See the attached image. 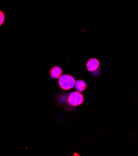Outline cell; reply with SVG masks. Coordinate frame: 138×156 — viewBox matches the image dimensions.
<instances>
[{"label":"cell","mask_w":138,"mask_h":156,"mask_svg":"<svg viewBox=\"0 0 138 156\" xmlns=\"http://www.w3.org/2000/svg\"><path fill=\"white\" fill-rule=\"evenodd\" d=\"M58 85L63 90H69L74 87L75 80L74 77L70 75H63L59 78Z\"/></svg>","instance_id":"6da1fadb"},{"label":"cell","mask_w":138,"mask_h":156,"mask_svg":"<svg viewBox=\"0 0 138 156\" xmlns=\"http://www.w3.org/2000/svg\"><path fill=\"white\" fill-rule=\"evenodd\" d=\"M84 98L80 91H73L70 93L67 98L68 103L73 107H76L83 104Z\"/></svg>","instance_id":"7a4b0ae2"},{"label":"cell","mask_w":138,"mask_h":156,"mask_svg":"<svg viewBox=\"0 0 138 156\" xmlns=\"http://www.w3.org/2000/svg\"><path fill=\"white\" fill-rule=\"evenodd\" d=\"M87 69L90 72L97 71L100 67V62L96 58H90L87 62Z\"/></svg>","instance_id":"3957f363"},{"label":"cell","mask_w":138,"mask_h":156,"mask_svg":"<svg viewBox=\"0 0 138 156\" xmlns=\"http://www.w3.org/2000/svg\"><path fill=\"white\" fill-rule=\"evenodd\" d=\"M63 70L59 66H55L52 67L50 70V75L52 79H59V78L62 75Z\"/></svg>","instance_id":"277c9868"},{"label":"cell","mask_w":138,"mask_h":156,"mask_svg":"<svg viewBox=\"0 0 138 156\" xmlns=\"http://www.w3.org/2000/svg\"><path fill=\"white\" fill-rule=\"evenodd\" d=\"M75 87L76 90L78 91H80V92L84 91L87 88V83L83 80H79L76 82H75Z\"/></svg>","instance_id":"5b68a950"},{"label":"cell","mask_w":138,"mask_h":156,"mask_svg":"<svg viewBox=\"0 0 138 156\" xmlns=\"http://www.w3.org/2000/svg\"><path fill=\"white\" fill-rule=\"evenodd\" d=\"M5 16L4 12L0 10V26H1L5 22Z\"/></svg>","instance_id":"8992f818"}]
</instances>
